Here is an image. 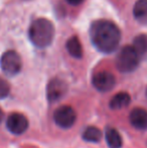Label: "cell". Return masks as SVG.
<instances>
[{
  "label": "cell",
  "instance_id": "cell-1",
  "mask_svg": "<svg viewBox=\"0 0 147 148\" xmlns=\"http://www.w3.org/2000/svg\"><path fill=\"white\" fill-rule=\"evenodd\" d=\"M90 37L99 51L111 53L117 49L121 40V31L110 20H96L90 27Z\"/></svg>",
  "mask_w": 147,
  "mask_h": 148
},
{
  "label": "cell",
  "instance_id": "cell-2",
  "mask_svg": "<svg viewBox=\"0 0 147 148\" xmlns=\"http://www.w3.org/2000/svg\"><path fill=\"white\" fill-rule=\"evenodd\" d=\"M29 39L36 47L44 49L51 43L55 36V26L46 18H37L29 26Z\"/></svg>",
  "mask_w": 147,
  "mask_h": 148
},
{
  "label": "cell",
  "instance_id": "cell-3",
  "mask_svg": "<svg viewBox=\"0 0 147 148\" xmlns=\"http://www.w3.org/2000/svg\"><path fill=\"white\" fill-rule=\"evenodd\" d=\"M140 58L132 45H125L118 53L116 58V66L121 73H131L137 69Z\"/></svg>",
  "mask_w": 147,
  "mask_h": 148
},
{
  "label": "cell",
  "instance_id": "cell-4",
  "mask_svg": "<svg viewBox=\"0 0 147 148\" xmlns=\"http://www.w3.org/2000/svg\"><path fill=\"white\" fill-rule=\"evenodd\" d=\"M0 68L8 77H14L21 71L22 60L15 51H7L0 59Z\"/></svg>",
  "mask_w": 147,
  "mask_h": 148
},
{
  "label": "cell",
  "instance_id": "cell-5",
  "mask_svg": "<svg viewBox=\"0 0 147 148\" xmlns=\"http://www.w3.org/2000/svg\"><path fill=\"white\" fill-rule=\"evenodd\" d=\"M53 121L59 127L69 129L73 127L77 121V112L69 105L59 106L53 112Z\"/></svg>",
  "mask_w": 147,
  "mask_h": 148
},
{
  "label": "cell",
  "instance_id": "cell-6",
  "mask_svg": "<svg viewBox=\"0 0 147 148\" xmlns=\"http://www.w3.org/2000/svg\"><path fill=\"white\" fill-rule=\"evenodd\" d=\"M68 92V85L59 78L51 79L46 86V99L51 104L59 101Z\"/></svg>",
  "mask_w": 147,
  "mask_h": 148
},
{
  "label": "cell",
  "instance_id": "cell-7",
  "mask_svg": "<svg viewBox=\"0 0 147 148\" xmlns=\"http://www.w3.org/2000/svg\"><path fill=\"white\" fill-rule=\"evenodd\" d=\"M29 126L28 119L21 113H11L6 120V128L14 135H21L26 132Z\"/></svg>",
  "mask_w": 147,
  "mask_h": 148
},
{
  "label": "cell",
  "instance_id": "cell-8",
  "mask_svg": "<svg viewBox=\"0 0 147 148\" xmlns=\"http://www.w3.org/2000/svg\"><path fill=\"white\" fill-rule=\"evenodd\" d=\"M92 84L94 88L99 92H109L115 87L116 78L112 73L107 71H101L93 76Z\"/></svg>",
  "mask_w": 147,
  "mask_h": 148
},
{
  "label": "cell",
  "instance_id": "cell-9",
  "mask_svg": "<svg viewBox=\"0 0 147 148\" xmlns=\"http://www.w3.org/2000/svg\"><path fill=\"white\" fill-rule=\"evenodd\" d=\"M130 124L138 130H147V110L143 108H134L129 114Z\"/></svg>",
  "mask_w": 147,
  "mask_h": 148
},
{
  "label": "cell",
  "instance_id": "cell-10",
  "mask_svg": "<svg viewBox=\"0 0 147 148\" xmlns=\"http://www.w3.org/2000/svg\"><path fill=\"white\" fill-rule=\"evenodd\" d=\"M131 103V97L126 92H120L114 95L110 100L109 106L112 110H121L128 107Z\"/></svg>",
  "mask_w": 147,
  "mask_h": 148
},
{
  "label": "cell",
  "instance_id": "cell-11",
  "mask_svg": "<svg viewBox=\"0 0 147 148\" xmlns=\"http://www.w3.org/2000/svg\"><path fill=\"white\" fill-rule=\"evenodd\" d=\"M105 139L110 148H121L123 145V140L117 129L113 127H108L105 131Z\"/></svg>",
  "mask_w": 147,
  "mask_h": 148
},
{
  "label": "cell",
  "instance_id": "cell-12",
  "mask_svg": "<svg viewBox=\"0 0 147 148\" xmlns=\"http://www.w3.org/2000/svg\"><path fill=\"white\" fill-rule=\"evenodd\" d=\"M133 15L139 23L147 25V0H138L133 8Z\"/></svg>",
  "mask_w": 147,
  "mask_h": 148
},
{
  "label": "cell",
  "instance_id": "cell-13",
  "mask_svg": "<svg viewBox=\"0 0 147 148\" xmlns=\"http://www.w3.org/2000/svg\"><path fill=\"white\" fill-rule=\"evenodd\" d=\"M133 49L137 53L140 60L147 59V34H139L134 38Z\"/></svg>",
  "mask_w": 147,
  "mask_h": 148
},
{
  "label": "cell",
  "instance_id": "cell-14",
  "mask_svg": "<svg viewBox=\"0 0 147 148\" xmlns=\"http://www.w3.org/2000/svg\"><path fill=\"white\" fill-rule=\"evenodd\" d=\"M82 138L86 142L90 143H98L102 140L103 133L98 127L96 126H89L84 130L82 134Z\"/></svg>",
  "mask_w": 147,
  "mask_h": 148
},
{
  "label": "cell",
  "instance_id": "cell-15",
  "mask_svg": "<svg viewBox=\"0 0 147 148\" xmlns=\"http://www.w3.org/2000/svg\"><path fill=\"white\" fill-rule=\"evenodd\" d=\"M67 51L75 59H82L83 57V47L77 36H73L67 41Z\"/></svg>",
  "mask_w": 147,
  "mask_h": 148
},
{
  "label": "cell",
  "instance_id": "cell-16",
  "mask_svg": "<svg viewBox=\"0 0 147 148\" xmlns=\"http://www.w3.org/2000/svg\"><path fill=\"white\" fill-rule=\"evenodd\" d=\"M10 93V86L4 79L0 77V99L6 98Z\"/></svg>",
  "mask_w": 147,
  "mask_h": 148
},
{
  "label": "cell",
  "instance_id": "cell-17",
  "mask_svg": "<svg viewBox=\"0 0 147 148\" xmlns=\"http://www.w3.org/2000/svg\"><path fill=\"white\" fill-rule=\"evenodd\" d=\"M69 4L71 5H74V6H77V5H80L81 3L84 2V0H66Z\"/></svg>",
  "mask_w": 147,
  "mask_h": 148
},
{
  "label": "cell",
  "instance_id": "cell-18",
  "mask_svg": "<svg viewBox=\"0 0 147 148\" xmlns=\"http://www.w3.org/2000/svg\"><path fill=\"white\" fill-rule=\"evenodd\" d=\"M3 117H4L3 110H2V109H1V107H0V123H1V121L3 120Z\"/></svg>",
  "mask_w": 147,
  "mask_h": 148
},
{
  "label": "cell",
  "instance_id": "cell-19",
  "mask_svg": "<svg viewBox=\"0 0 147 148\" xmlns=\"http://www.w3.org/2000/svg\"><path fill=\"white\" fill-rule=\"evenodd\" d=\"M146 97H147V89H146Z\"/></svg>",
  "mask_w": 147,
  "mask_h": 148
}]
</instances>
